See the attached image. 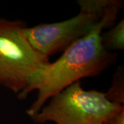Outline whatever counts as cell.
<instances>
[{
  "label": "cell",
  "mask_w": 124,
  "mask_h": 124,
  "mask_svg": "<svg viewBox=\"0 0 124 124\" xmlns=\"http://www.w3.org/2000/svg\"><path fill=\"white\" fill-rule=\"evenodd\" d=\"M108 1L78 0L80 10L77 15L59 22L27 26V39L37 51L47 57L63 52L100 22Z\"/></svg>",
  "instance_id": "4"
},
{
  "label": "cell",
  "mask_w": 124,
  "mask_h": 124,
  "mask_svg": "<svg viewBox=\"0 0 124 124\" xmlns=\"http://www.w3.org/2000/svg\"><path fill=\"white\" fill-rule=\"evenodd\" d=\"M26 23L0 18V85L24 99L50 63L27 39Z\"/></svg>",
  "instance_id": "2"
},
{
  "label": "cell",
  "mask_w": 124,
  "mask_h": 124,
  "mask_svg": "<svg viewBox=\"0 0 124 124\" xmlns=\"http://www.w3.org/2000/svg\"><path fill=\"white\" fill-rule=\"evenodd\" d=\"M101 44L108 51L123 50L124 49V20L115 23L106 32L101 34Z\"/></svg>",
  "instance_id": "5"
},
{
  "label": "cell",
  "mask_w": 124,
  "mask_h": 124,
  "mask_svg": "<svg viewBox=\"0 0 124 124\" xmlns=\"http://www.w3.org/2000/svg\"><path fill=\"white\" fill-rule=\"evenodd\" d=\"M106 123V124H124V108L110 116Z\"/></svg>",
  "instance_id": "7"
},
{
  "label": "cell",
  "mask_w": 124,
  "mask_h": 124,
  "mask_svg": "<svg viewBox=\"0 0 124 124\" xmlns=\"http://www.w3.org/2000/svg\"><path fill=\"white\" fill-rule=\"evenodd\" d=\"M106 124V123H104V124Z\"/></svg>",
  "instance_id": "8"
},
{
  "label": "cell",
  "mask_w": 124,
  "mask_h": 124,
  "mask_svg": "<svg viewBox=\"0 0 124 124\" xmlns=\"http://www.w3.org/2000/svg\"><path fill=\"white\" fill-rule=\"evenodd\" d=\"M107 99L112 103L120 106L124 103V73L123 66L115 72L110 88L105 93Z\"/></svg>",
  "instance_id": "6"
},
{
  "label": "cell",
  "mask_w": 124,
  "mask_h": 124,
  "mask_svg": "<svg viewBox=\"0 0 124 124\" xmlns=\"http://www.w3.org/2000/svg\"><path fill=\"white\" fill-rule=\"evenodd\" d=\"M38 112L31 116L39 124H103L124 108L110 102L106 94L87 90L77 81L53 95Z\"/></svg>",
  "instance_id": "3"
},
{
  "label": "cell",
  "mask_w": 124,
  "mask_h": 124,
  "mask_svg": "<svg viewBox=\"0 0 124 124\" xmlns=\"http://www.w3.org/2000/svg\"><path fill=\"white\" fill-rule=\"evenodd\" d=\"M121 6V1L109 0L103 17L91 32L70 45L40 74L34 88L37 98L26 110L30 117L57 93L82 78L101 75L114 63L116 54L103 48L101 37L103 29L115 23Z\"/></svg>",
  "instance_id": "1"
}]
</instances>
